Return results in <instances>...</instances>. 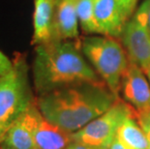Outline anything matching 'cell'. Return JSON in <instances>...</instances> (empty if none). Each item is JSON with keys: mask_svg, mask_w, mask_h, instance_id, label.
Returning <instances> with one entry per match:
<instances>
[{"mask_svg": "<svg viewBox=\"0 0 150 149\" xmlns=\"http://www.w3.org/2000/svg\"><path fill=\"white\" fill-rule=\"evenodd\" d=\"M117 98L104 81L84 82L38 95L36 105L45 118L73 134L106 112Z\"/></svg>", "mask_w": 150, "mask_h": 149, "instance_id": "obj_1", "label": "cell"}, {"mask_svg": "<svg viewBox=\"0 0 150 149\" xmlns=\"http://www.w3.org/2000/svg\"><path fill=\"white\" fill-rule=\"evenodd\" d=\"M32 73L38 95L84 82L103 81L86 61L79 40L36 46Z\"/></svg>", "mask_w": 150, "mask_h": 149, "instance_id": "obj_2", "label": "cell"}, {"mask_svg": "<svg viewBox=\"0 0 150 149\" xmlns=\"http://www.w3.org/2000/svg\"><path fill=\"white\" fill-rule=\"evenodd\" d=\"M79 42L85 58L114 96L119 97L121 78L130 62L123 46L115 38L104 35L85 37Z\"/></svg>", "mask_w": 150, "mask_h": 149, "instance_id": "obj_3", "label": "cell"}, {"mask_svg": "<svg viewBox=\"0 0 150 149\" xmlns=\"http://www.w3.org/2000/svg\"><path fill=\"white\" fill-rule=\"evenodd\" d=\"M34 103L27 76V65L16 57L10 72L0 78V125L9 128Z\"/></svg>", "mask_w": 150, "mask_h": 149, "instance_id": "obj_4", "label": "cell"}, {"mask_svg": "<svg viewBox=\"0 0 150 149\" xmlns=\"http://www.w3.org/2000/svg\"><path fill=\"white\" fill-rule=\"evenodd\" d=\"M135 110L125 101L117 98L110 109L83 128L72 134V141L81 143L110 149L121 124Z\"/></svg>", "mask_w": 150, "mask_h": 149, "instance_id": "obj_5", "label": "cell"}, {"mask_svg": "<svg viewBox=\"0 0 150 149\" xmlns=\"http://www.w3.org/2000/svg\"><path fill=\"white\" fill-rule=\"evenodd\" d=\"M150 0H145L132 15L121 34L123 47L131 62L143 72L150 69Z\"/></svg>", "mask_w": 150, "mask_h": 149, "instance_id": "obj_6", "label": "cell"}, {"mask_svg": "<svg viewBox=\"0 0 150 149\" xmlns=\"http://www.w3.org/2000/svg\"><path fill=\"white\" fill-rule=\"evenodd\" d=\"M119 92L135 113L150 112V85L144 72L135 63L129 62L121 78Z\"/></svg>", "mask_w": 150, "mask_h": 149, "instance_id": "obj_7", "label": "cell"}, {"mask_svg": "<svg viewBox=\"0 0 150 149\" xmlns=\"http://www.w3.org/2000/svg\"><path fill=\"white\" fill-rule=\"evenodd\" d=\"M36 102L9 126L0 144L2 149H37L33 130Z\"/></svg>", "mask_w": 150, "mask_h": 149, "instance_id": "obj_8", "label": "cell"}, {"mask_svg": "<svg viewBox=\"0 0 150 149\" xmlns=\"http://www.w3.org/2000/svg\"><path fill=\"white\" fill-rule=\"evenodd\" d=\"M94 12L101 35L121 37L129 18L116 0H94Z\"/></svg>", "mask_w": 150, "mask_h": 149, "instance_id": "obj_9", "label": "cell"}, {"mask_svg": "<svg viewBox=\"0 0 150 149\" xmlns=\"http://www.w3.org/2000/svg\"><path fill=\"white\" fill-rule=\"evenodd\" d=\"M33 135L37 149H66L72 142V134L45 118L38 107L35 109Z\"/></svg>", "mask_w": 150, "mask_h": 149, "instance_id": "obj_10", "label": "cell"}, {"mask_svg": "<svg viewBox=\"0 0 150 149\" xmlns=\"http://www.w3.org/2000/svg\"><path fill=\"white\" fill-rule=\"evenodd\" d=\"M79 18L76 0H55L54 39L79 40Z\"/></svg>", "mask_w": 150, "mask_h": 149, "instance_id": "obj_11", "label": "cell"}, {"mask_svg": "<svg viewBox=\"0 0 150 149\" xmlns=\"http://www.w3.org/2000/svg\"><path fill=\"white\" fill-rule=\"evenodd\" d=\"M55 0H35L33 14V43L47 44L54 39Z\"/></svg>", "mask_w": 150, "mask_h": 149, "instance_id": "obj_12", "label": "cell"}, {"mask_svg": "<svg viewBox=\"0 0 150 149\" xmlns=\"http://www.w3.org/2000/svg\"><path fill=\"white\" fill-rule=\"evenodd\" d=\"M116 138L129 149H148L147 138L135 114L129 116L121 124Z\"/></svg>", "mask_w": 150, "mask_h": 149, "instance_id": "obj_13", "label": "cell"}, {"mask_svg": "<svg viewBox=\"0 0 150 149\" xmlns=\"http://www.w3.org/2000/svg\"><path fill=\"white\" fill-rule=\"evenodd\" d=\"M76 13L81 29L89 34H100L95 18L94 0H76Z\"/></svg>", "mask_w": 150, "mask_h": 149, "instance_id": "obj_14", "label": "cell"}, {"mask_svg": "<svg viewBox=\"0 0 150 149\" xmlns=\"http://www.w3.org/2000/svg\"><path fill=\"white\" fill-rule=\"evenodd\" d=\"M136 119L138 120L140 127L146 136L148 142V149H150V112L143 113H135Z\"/></svg>", "mask_w": 150, "mask_h": 149, "instance_id": "obj_15", "label": "cell"}, {"mask_svg": "<svg viewBox=\"0 0 150 149\" xmlns=\"http://www.w3.org/2000/svg\"><path fill=\"white\" fill-rule=\"evenodd\" d=\"M116 1L120 7L122 8V10L126 14L127 17H128V18L132 17L138 0H116Z\"/></svg>", "mask_w": 150, "mask_h": 149, "instance_id": "obj_16", "label": "cell"}, {"mask_svg": "<svg viewBox=\"0 0 150 149\" xmlns=\"http://www.w3.org/2000/svg\"><path fill=\"white\" fill-rule=\"evenodd\" d=\"M13 68V61L9 59L1 50H0V78L7 74Z\"/></svg>", "mask_w": 150, "mask_h": 149, "instance_id": "obj_17", "label": "cell"}, {"mask_svg": "<svg viewBox=\"0 0 150 149\" xmlns=\"http://www.w3.org/2000/svg\"><path fill=\"white\" fill-rule=\"evenodd\" d=\"M66 149H106V148L91 146V145H87V144L81 143V142L72 141V142L68 145V147H67Z\"/></svg>", "mask_w": 150, "mask_h": 149, "instance_id": "obj_18", "label": "cell"}, {"mask_svg": "<svg viewBox=\"0 0 150 149\" xmlns=\"http://www.w3.org/2000/svg\"><path fill=\"white\" fill-rule=\"evenodd\" d=\"M110 149H129V148L127 147L125 144H123L117 138H115L113 142L111 143Z\"/></svg>", "mask_w": 150, "mask_h": 149, "instance_id": "obj_19", "label": "cell"}, {"mask_svg": "<svg viewBox=\"0 0 150 149\" xmlns=\"http://www.w3.org/2000/svg\"><path fill=\"white\" fill-rule=\"evenodd\" d=\"M7 130H8V128H5V127H3V126L0 125V144H1L3 138H4L5 133H6Z\"/></svg>", "mask_w": 150, "mask_h": 149, "instance_id": "obj_20", "label": "cell"}, {"mask_svg": "<svg viewBox=\"0 0 150 149\" xmlns=\"http://www.w3.org/2000/svg\"><path fill=\"white\" fill-rule=\"evenodd\" d=\"M146 74H147V76H148V78H149V81H150V69L148 70V72L146 73Z\"/></svg>", "mask_w": 150, "mask_h": 149, "instance_id": "obj_21", "label": "cell"}, {"mask_svg": "<svg viewBox=\"0 0 150 149\" xmlns=\"http://www.w3.org/2000/svg\"><path fill=\"white\" fill-rule=\"evenodd\" d=\"M148 23H149V27H150V13H149V20H148Z\"/></svg>", "mask_w": 150, "mask_h": 149, "instance_id": "obj_22", "label": "cell"}, {"mask_svg": "<svg viewBox=\"0 0 150 149\" xmlns=\"http://www.w3.org/2000/svg\"><path fill=\"white\" fill-rule=\"evenodd\" d=\"M0 149H2V148H1V147H0Z\"/></svg>", "mask_w": 150, "mask_h": 149, "instance_id": "obj_23", "label": "cell"}]
</instances>
